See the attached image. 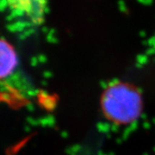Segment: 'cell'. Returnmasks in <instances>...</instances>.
Listing matches in <instances>:
<instances>
[{"label": "cell", "mask_w": 155, "mask_h": 155, "mask_svg": "<svg viewBox=\"0 0 155 155\" xmlns=\"http://www.w3.org/2000/svg\"><path fill=\"white\" fill-rule=\"evenodd\" d=\"M142 97L131 84L117 81L110 84L101 97V107L107 119L116 124H129L142 111Z\"/></svg>", "instance_id": "6da1fadb"}]
</instances>
